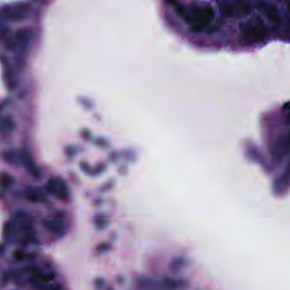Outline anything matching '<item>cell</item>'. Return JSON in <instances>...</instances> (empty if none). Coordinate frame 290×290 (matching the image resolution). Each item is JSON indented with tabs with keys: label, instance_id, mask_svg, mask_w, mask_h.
<instances>
[{
	"label": "cell",
	"instance_id": "cell-1",
	"mask_svg": "<svg viewBox=\"0 0 290 290\" xmlns=\"http://www.w3.org/2000/svg\"><path fill=\"white\" fill-rule=\"evenodd\" d=\"M63 216L60 214H56L52 219L50 220H45L44 221V225L46 226L47 229H49L50 231L55 232L56 234H61L64 232V226L63 224L60 222L62 221Z\"/></svg>",
	"mask_w": 290,
	"mask_h": 290
}]
</instances>
